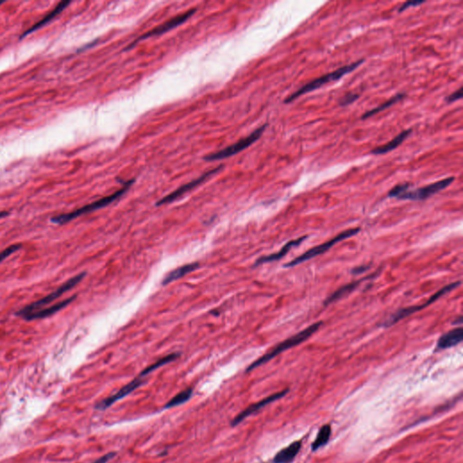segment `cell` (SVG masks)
I'll use <instances>...</instances> for the list:
<instances>
[{
	"instance_id": "obj_1",
	"label": "cell",
	"mask_w": 463,
	"mask_h": 463,
	"mask_svg": "<svg viewBox=\"0 0 463 463\" xmlns=\"http://www.w3.org/2000/svg\"><path fill=\"white\" fill-rule=\"evenodd\" d=\"M321 326H322V321L314 323L312 325L309 326L308 328L301 330L300 332L297 333V334L293 335L292 337H289V338L285 339L284 341L281 342L274 348H272L269 353H267L264 356H261L259 359L254 361L253 364L249 365L247 369H246V372L248 373V372H251L253 370L256 369L259 366L264 365V364L268 363L269 361L273 359L275 356L280 355L282 352L288 350L290 348H292L294 346H299L302 342L306 341L313 334L317 332Z\"/></svg>"
},
{
	"instance_id": "obj_11",
	"label": "cell",
	"mask_w": 463,
	"mask_h": 463,
	"mask_svg": "<svg viewBox=\"0 0 463 463\" xmlns=\"http://www.w3.org/2000/svg\"><path fill=\"white\" fill-rule=\"evenodd\" d=\"M221 169H222V166H219L218 168L212 169L210 171H208V172H206V173L204 174V175H202L201 177L197 178V179H194L191 182L187 183V184L184 185L182 187H178L177 190H175L174 192L163 197V198L160 199L159 202H157L156 205L159 206H163V205H166V204H169V203H172V202L175 201V200H177L179 197H182L183 195H185L186 193L189 192L190 190H192L195 187H197V186H199V185L204 182V181H206L207 178H210L213 174L216 173V172L219 171Z\"/></svg>"
},
{
	"instance_id": "obj_2",
	"label": "cell",
	"mask_w": 463,
	"mask_h": 463,
	"mask_svg": "<svg viewBox=\"0 0 463 463\" xmlns=\"http://www.w3.org/2000/svg\"><path fill=\"white\" fill-rule=\"evenodd\" d=\"M365 61V59H360L358 61L352 63L350 65H346V66H343V67H340L337 70L333 71L329 74L322 75L321 77H318L317 79L309 82L308 84L303 85L302 87H300L299 90H297L293 94H290L289 97H287L284 100V103L288 104V103H292L296 99H298L300 96L305 95V94H309L310 92H313L315 90L319 89L320 87H322L323 85L341 79L342 77H344L345 75L350 74L351 72L356 70V68H358L359 66H362V64H364Z\"/></svg>"
},
{
	"instance_id": "obj_3",
	"label": "cell",
	"mask_w": 463,
	"mask_h": 463,
	"mask_svg": "<svg viewBox=\"0 0 463 463\" xmlns=\"http://www.w3.org/2000/svg\"><path fill=\"white\" fill-rule=\"evenodd\" d=\"M133 183H134V179H131V181L126 182L124 187L121 188L120 190H118L117 192L114 193L113 195H111L109 197H103L100 200H97V201L94 202V203H91L89 205L83 206V207H81L79 209L74 211V212L57 215V216L51 218V222L54 224H57V225H65L66 223H69L71 221L75 220V219L78 218L82 215L89 214V213H92L94 211L99 210L101 208L109 206L110 204H112L113 202L119 199L120 197H122L129 190V188L131 187Z\"/></svg>"
},
{
	"instance_id": "obj_26",
	"label": "cell",
	"mask_w": 463,
	"mask_h": 463,
	"mask_svg": "<svg viewBox=\"0 0 463 463\" xmlns=\"http://www.w3.org/2000/svg\"><path fill=\"white\" fill-rule=\"evenodd\" d=\"M20 248H21V244H13L10 247L6 248L4 251H2L0 253V263L3 262L4 260H6L9 256H10L12 253L18 252L19 250H20Z\"/></svg>"
},
{
	"instance_id": "obj_7",
	"label": "cell",
	"mask_w": 463,
	"mask_h": 463,
	"mask_svg": "<svg viewBox=\"0 0 463 463\" xmlns=\"http://www.w3.org/2000/svg\"><path fill=\"white\" fill-rule=\"evenodd\" d=\"M268 124H264L262 126L258 128L257 130L253 131V133L251 135H249L248 137L244 138L243 140H241L239 141L238 142H236L234 145L230 146L228 148H225V150H220L218 152H215V153H213V154L208 155V156H206L204 159L206 160V161H214V160H220V159H226V158H229V157H232L234 155L237 154L239 152L243 151V150H246L247 148H249L250 146L253 144L255 141H257L261 136L262 135V133L265 131Z\"/></svg>"
},
{
	"instance_id": "obj_19",
	"label": "cell",
	"mask_w": 463,
	"mask_h": 463,
	"mask_svg": "<svg viewBox=\"0 0 463 463\" xmlns=\"http://www.w3.org/2000/svg\"><path fill=\"white\" fill-rule=\"evenodd\" d=\"M198 267H199V263H197V262L188 263V264H186V265L178 267L177 269H175L174 271H170L169 273H168V274L165 276L163 281H162V285H168V284L171 283V282H173V281L179 280L180 278H182V277L187 275L188 273H190L191 271L197 270Z\"/></svg>"
},
{
	"instance_id": "obj_25",
	"label": "cell",
	"mask_w": 463,
	"mask_h": 463,
	"mask_svg": "<svg viewBox=\"0 0 463 463\" xmlns=\"http://www.w3.org/2000/svg\"><path fill=\"white\" fill-rule=\"evenodd\" d=\"M409 187H410V184H409V183H404V184H399V185H396L395 187H393V189H391V190L389 191L388 197H392V198H396V199H397L398 197H400L402 193L405 192L407 190H409Z\"/></svg>"
},
{
	"instance_id": "obj_8",
	"label": "cell",
	"mask_w": 463,
	"mask_h": 463,
	"mask_svg": "<svg viewBox=\"0 0 463 463\" xmlns=\"http://www.w3.org/2000/svg\"><path fill=\"white\" fill-rule=\"evenodd\" d=\"M455 180L454 177L441 179L440 181L432 183L425 187H420L414 190H407L402 193L400 197H398L399 200H412V201H422L427 198L433 196L435 194L440 192L445 189L446 187L450 186Z\"/></svg>"
},
{
	"instance_id": "obj_15",
	"label": "cell",
	"mask_w": 463,
	"mask_h": 463,
	"mask_svg": "<svg viewBox=\"0 0 463 463\" xmlns=\"http://www.w3.org/2000/svg\"><path fill=\"white\" fill-rule=\"evenodd\" d=\"M306 239H307V235L301 236V237L295 239V240H291L290 242H288V243H286L285 245H284L278 253H272V254H270V255L262 256V257L259 258L257 261L255 262V266L261 265V264H264V263H267V262H275V261L280 260L281 258L284 257L286 254L289 253L291 249L299 245V244L302 243Z\"/></svg>"
},
{
	"instance_id": "obj_31",
	"label": "cell",
	"mask_w": 463,
	"mask_h": 463,
	"mask_svg": "<svg viewBox=\"0 0 463 463\" xmlns=\"http://www.w3.org/2000/svg\"><path fill=\"white\" fill-rule=\"evenodd\" d=\"M368 268H369L368 266L356 267V268L352 270V273H353V274H359L361 272H364V271H366Z\"/></svg>"
},
{
	"instance_id": "obj_4",
	"label": "cell",
	"mask_w": 463,
	"mask_h": 463,
	"mask_svg": "<svg viewBox=\"0 0 463 463\" xmlns=\"http://www.w3.org/2000/svg\"><path fill=\"white\" fill-rule=\"evenodd\" d=\"M360 232V228H351V229L346 230L342 232L340 234H337L336 237L329 240L328 242H325L322 244H319L318 246H315L313 248L309 249L307 252L300 254L298 257L293 259L291 262H287L284 264V268H291V267L297 266L303 262L309 261L310 259L317 257L318 255H321L323 253L328 252V250L332 248L334 245H336L337 243H340L342 241L346 240L347 238H350L355 236L356 234Z\"/></svg>"
},
{
	"instance_id": "obj_27",
	"label": "cell",
	"mask_w": 463,
	"mask_h": 463,
	"mask_svg": "<svg viewBox=\"0 0 463 463\" xmlns=\"http://www.w3.org/2000/svg\"><path fill=\"white\" fill-rule=\"evenodd\" d=\"M360 97V95L357 94H346L343 98L339 101V105L342 107H345L347 105H350L353 103H355Z\"/></svg>"
},
{
	"instance_id": "obj_21",
	"label": "cell",
	"mask_w": 463,
	"mask_h": 463,
	"mask_svg": "<svg viewBox=\"0 0 463 463\" xmlns=\"http://www.w3.org/2000/svg\"><path fill=\"white\" fill-rule=\"evenodd\" d=\"M405 96H406V94H404V93H401V94H397L396 95H394L393 97L389 99L388 101H386L385 103H382L381 105H379L378 107L374 108V109H372V110H370L368 112L364 113V114L362 115L361 119H362V120H366V119L372 117V116H374V115L377 114V113L383 112L384 110H386V109H388L389 107H391V106L394 105L395 103H399L400 101H402V99L404 98Z\"/></svg>"
},
{
	"instance_id": "obj_30",
	"label": "cell",
	"mask_w": 463,
	"mask_h": 463,
	"mask_svg": "<svg viewBox=\"0 0 463 463\" xmlns=\"http://www.w3.org/2000/svg\"><path fill=\"white\" fill-rule=\"evenodd\" d=\"M115 456H116V452H115V451H112V452L104 454L101 458L96 459V460L93 463H107L108 461H110L112 458H114Z\"/></svg>"
},
{
	"instance_id": "obj_17",
	"label": "cell",
	"mask_w": 463,
	"mask_h": 463,
	"mask_svg": "<svg viewBox=\"0 0 463 463\" xmlns=\"http://www.w3.org/2000/svg\"><path fill=\"white\" fill-rule=\"evenodd\" d=\"M301 441L296 440L291 444L281 449L273 458V463H290L298 455L301 449Z\"/></svg>"
},
{
	"instance_id": "obj_5",
	"label": "cell",
	"mask_w": 463,
	"mask_h": 463,
	"mask_svg": "<svg viewBox=\"0 0 463 463\" xmlns=\"http://www.w3.org/2000/svg\"><path fill=\"white\" fill-rule=\"evenodd\" d=\"M85 275H86V273H85V272H83V273H80V274L76 275V276L71 278L69 281H66V283H64L63 285L60 286L57 290H54L50 294L47 295L45 298L39 299V300L36 301V302H34L32 304L26 306L23 309L19 310V311L16 313V315L19 316V317L23 318L25 315H28V314L32 313L34 311H37V310H39V309H44L46 306L51 304L53 301H55L56 299H59V298L65 294L66 292L72 290L73 288H75V286L77 285L80 281H83V279L85 278Z\"/></svg>"
},
{
	"instance_id": "obj_13",
	"label": "cell",
	"mask_w": 463,
	"mask_h": 463,
	"mask_svg": "<svg viewBox=\"0 0 463 463\" xmlns=\"http://www.w3.org/2000/svg\"><path fill=\"white\" fill-rule=\"evenodd\" d=\"M76 296H73L66 300H63L58 302L57 304L52 305L50 307L44 308V309H39L37 311H34L32 313L28 314L24 316V319L26 320H36V319H41V318H46L47 317H50L52 315L57 313L63 309H65L68 305L72 303L75 300Z\"/></svg>"
},
{
	"instance_id": "obj_20",
	"label": "cell",
	"mask_w": 463,
	"mask_h": 463,
	"mask_svg": "<svg viewBox=\"0 0 463 463\" xmlns=\"http://www.w3.org/2000/svg\"><path fill=\"white\" fill-rule=\"evenodd\" d=\"M360 282H362V280H360V281H352L350 283L346 284V285L343 286L341 288H339L338 290H336L334 293L330 295L328 298L325 299V301H324V306H328V305L331 304L333 302H336L338 299H342V298H344L346 295L349 294L353 290L356 289V288L359 286Z\"/></svg>"
},
{
	"instance_id": "obj_10",
	"label": "cell",
	"mask_w": 463,
	"mask_h": 463,
	"mask_svg": "<svg viewBox=\"0 0 463 463\" xmlns=\"http://www.w3.org/2000/svg\"><path fill=\"white\" fill-rule=\"evenodd\" d=\"M288 392H289V389H286V390H283V391L279 392V393H273L270 396L262 399V401H260V402L251 404L250 406L247 407L246 409H244L243 411H242L239 414L234 417V419L231 421V426L235 427V426L238 425L242 421H244L247 417L253 415V413L257 412L259 410H261L263 407H265L268 404L271 403V402H275L277 400L285 396Z\"/></svg>"
},
{
	"instance_id": "obj_9",
	"label": "cell",
	"mask_w": 463,
	"mask_h": 463,
	"mask_svg": "<svg viewBox=\"0 0 463 463\" xmlns=\"http://www.w3.org/2000/svg\"><path fill=\"white\" fill-rule=\"evenodd\" d=\"M196 12H197V10H189V11L186 12L185 14L180 15V16H178V17H176V18H174V19H170L169 21L166 22V23L163 24V25H160L158 28H156V29L151 30V31L148 32V33L144 34L143 36H141V37L138 38L135 42L132 43L130 47H127V50H129V49L132 48V47L135 46L137 43L140 42L141 40H144V39L151 38V37H156V36H159V35H162V34L169 32V30L175 29V28H177L178 26H180V25L185 23L187 19H190Z\"/></svg>"
},
{
	"instance_id": "obj_6",
	"label": "cell",
	"mask_w": 463,
	"mask_h": 463,
	"mask_svg": "<svg viewBox=\"0 0 463 463\" xmlns=\"http://www.w3.org/2000/svg\"><path fill=\"white\" fill-rule=\"evenodd\" d=\"M459 284H460V281H455V282H452V283H450V284L445 286L442 289H440V290H438L436 293L432 295L430 299L426 301L424 304L417 305V306L408 307V308H405V309H399L395 313H393L388 319H386V320L382 324V327H384V328H390V327H392L394 324H396L398 321L402 320L403 318H407V317L411 316L412 314L415 313L417 311H420L421 309H425L428 306L432 304L437 299H440L441 296H443V295L446 294V293H449V291H451V290H454L455 288H457Z\"/></svg>"
},
{
	"instance_id": "obj_29",
	"label": "cell",
	"mask_w": 463,
	"mask_h": 463,
	"mask_svg": "<svg viewBox=\"0 0 463 463\" xmlns=\"http://www.w3.org/2000/svg\"><path fill=\"white\" fill-rule=\"evenodd\" d=\"M461 98H462V88L460 87L459 89L455 91L452 94L448 95L445 98V102L447 103H455V102H457Z\"/></svg>"
},
{
	"instance_id": "obj_14",
	"label": "cell",
	"mask_w": 463,
	"mask_h": 463,
	"mask_svg": "<svg viewBox=\"0 0 463 463\" xmlns=\"http://www.w3.org/2000/svg\"><path fill=\"white\" fill-rule=\"evenodd\" d=\"M462 328H453L449 330V332L445 333L442 336H440L437 342L436 350H444L452 346H457L459 343L462 342Z\"/></svg>"
},
{
	"instance_id": "obj_28",
	"label": "cell",
	"mask_w": 463,
	"mask_h": 463,
	"mask_svg": "<svg viewBox=\"0 0 463 463\" xmlns=\"http://www.w3.org/2000/svg\"><path fill=\"white\" fill-rule=\"evenodd\" d=\"M425 0H421V1H407L405 3H403L398 10V12L399 13H402L403 11L408 10L409 8H415V7H419V6L422 5L425 3Z\"/></svg>"
},
{
	"instance_id": "obj_16",
	"label": "cell",
	"mask_w": 463,
	"mask_h": 463,
	"mask_svg": "<svg viewBox=\"0 0 463 463\" xmlns=\"http://www.w3.org/2000/svg\"><path fill=\"white\" fill-rule=\"evenodd\" d=\"M412 129H408L405 131H402L399 135L396 136L393 140L387 142L386 144L374 148V150L370 151V154L372 155H384L388 153L392 150H395L397 147L401 145L403 141L406 140L409 136L412 134Z\"/></svg>"
},
{
	"instance_id": "obj_33",
	"label": "cell",
	"mask_w": 463,
	"mask_h": 463,
	"mask_svg": "<svg viewBox=\"0 0 463 463\" xmlns=\"http://www.w3.org/2000/svg\"><path fill=\"white\" fill-rule=\"evenodd\" d=\"M10 215L9 212H0V218H3V217H6L7 215Z\"/></svg>"
},
{
	"instance_id": "obj_18",
	"label": "cell",
	"mask_w": 463,
	"mask_h": 463,
	"mask_svg": "<svg viewBox=\"0 0 463 463\" xmlns=\"http://www.w3.org/2000/svg\"><path fill=\"white\" fill-rule=\"evenodd\" d=\"M70 1H63V2H61L59 5L57 6L55 10L52 11L50 14L47 15L44 19H41L40 21H38V23L35 24L31 29L27 30V31L21 36V38H26L27 36H29V34H32L33 32H35V31H37L38 29H41L44 26H46L47 23H49L51 20H53L56 17H57L58 15L60 14L62 11H64V10H66V8L70 5Z\"/></svg>"
},
{
	"instance_id": "obj_24",
	"label": "cell",
	"mask_w": 463,
	"mask_h": 463,
	"mask_svg": "<svg viewBox=\"0 0 463 463\" xmlns=\"http://www.w3.org/2000/svg\"><path fill=\"white\" fill-rule=\"evenodd\" d=\"M193 394V388H187L186 390H183L180 393L176 394L172 399H170L169 402L165 404L164 409H170L173 407L179 406L183 403L187 402Z\"/></svg>"
},
{
	"instance_id": "obj_23",
	"label": "cell",
	"mask_w": 463,
	"mask_h": 463,
	"mask_svg": "<svg viewBox=\"0 0 463 463\" xmlns=\"http://www.w3.org/2000/svg\"><path fill=\"white\" fill-rule=\"evenodd\" d=\"M178 356H179L178 354H177V353H173V354H170V355H168V356L160 358L159 360L155 362L152 365H149L148 367H146L145 369L141 372V374H140L139 376H140V377H144V376L148 375V374H150V373L154 372L155 370L159 369V367H161V366H163V365H167V364H169V363H171V362L176 360Z\"/></svg>"
},
{
	"instance_id": "obj_34",
	"label": "cell",
	"mask_w": 463,
	"mask_h": 463,
	"mask_svg": "<svg viewBox=\"0 0 463 463\" xmlns=\"http://www.w3.org/2000/svg\"><path fill=\"white\" fill-rule=\"evenodd\" d=\"M4 3V1H0V6L2 5Z\"/></svg>"
},
{
	"instance_id": "obj_22",
	"label": "cell",
	"mask_w": 463,
	"mask_h": 463,
	"mask_svg": "<svg viewBox=\"0 0 463 463\" xmlns=\"http://www.w3.org/2000/svg\"><path fill=\"white\" fill-rule=\"evenodd\" d=\"M330 436H331V426L329 425V424L323 425L320 428L319 431H318V435H317L316 439L314 440L313 443L311 445L312 450L316 451V450L320 449L323 446L327 444L328 440L330 439Z\"/></svg>"
},
{
	"instance_id": "obj_32",
	"label": "cell",
	"mask_w": 463,
	"mask_h": 463,
	"mask_svg": "<svg viewBox=\"0 0 463 463\" xmlns=\"http://www.w3.org/2000/svg\"><path fill=\"white\" fill-rule=\"evenodd\" d=\"M453 324H458V325L462 324V318H461V316H459V317H458V320H454Z\"/></svg>"
},
{
	"instance_id": "obj_12",
	"label": "cell",
	"mask_w": 463,
	"mask_h": 463,
	"mask_svg": "<svg viewBox=\"0 0 463 463\" xmlns=\"http://www.w3.org/2000/svg\"><path fill=\"white\" fill-rule=\"evenodd\" d=\"M144 381L142 377H137V378L133 379L131 382H130L129 384H127L126 385H124L122 389H120L118 391L117 393H114L113 395L109 396V397L105 398L103 399L102 401L97 402L96 405H95V409L96 410H99V411H104L106 410L108 408L112 406L113 404H114L115 402L122 400V398L125 397L127 395H129L130 393H132L134 390H136L137 388H139L141 386V384H143Z\"/></svg>"
}]
</instances>
